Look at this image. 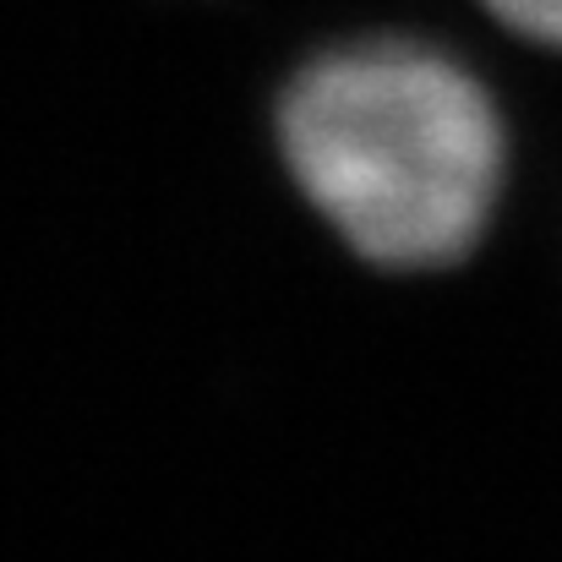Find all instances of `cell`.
Masks as SVG:
<instances>
[{
  "label": "cell",
  "instance_id": "2",
  "mask_svg": "<svg viewBox=\"0 0 562 562\" xmlns=\"http://www.w3.org/2000/svg\"><path fill=\"white\" fill-rule=\"evenodd\" d=\"M508 38L541 49V55H562V0H475Z\"/></svg>",
  "mask_w": 562,
  "mask_h": 562
},
{
  "label": "cell",
  "instance_id": "1",
  "mask_svg": "<svg viewBox=\"0 0 562 562\" xmlns=\"http://www.w3.org/2000/svg\"><path fill=\"white\" fill-rule=\"evenodd\" d=\"M279 148L301 196L382 273H453L514 191V121L448 44L372 33L334 44L279 99Z\"/></svg>",
  "mask_w": 562,
  "mask_h": 562
}]
</instances>
